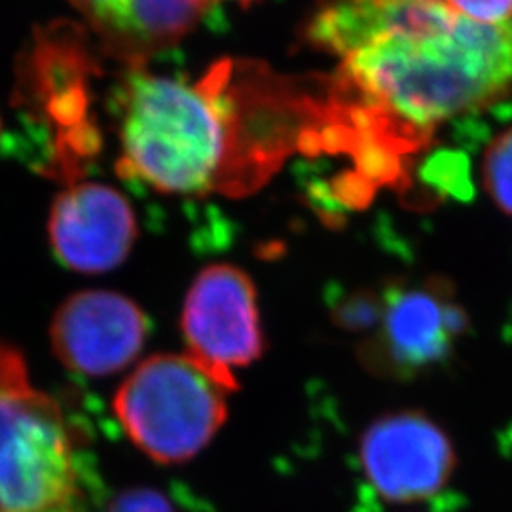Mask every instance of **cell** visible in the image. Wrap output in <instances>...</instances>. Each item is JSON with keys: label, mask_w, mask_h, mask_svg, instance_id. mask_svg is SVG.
Segmentation results:
<instances>
[{"label": "cell", "mask_w": 512, "mask_h": 512, "mask_svg": "<svg viewBox=\"0 0 512 512\" xmlns=\"http://www.w3.org/2000/svg\"><path fill=\"white\" fill-rule=\"evenodd\" d=\"M463 330L465 313L439 283L391 289L363 357L391 376H412L446 359Z\"/></svg>", "instance_id": "52a82bcc"}, {"label": "cell", "mask_w": 512, "mask_h": 512, "mask_svg": "<svg viewBox=\"0 0 512 512\" xmlns=\"http://www.w3.org/2000/svg\"><path fill=\"white\" fill-rule=\"evenodd\" d=\"M232 389L194 357H148L122 384L114 412L133 444L158 463L198 456L228 416Z\"/></svg>", "instance_id": "277c9868"}, {"label": "cell", "mask_w": 512, "mask_h": 512, "mask_svg": "<svg viewBox=\"0 0 512 512\" xmlns=\"http://www.w3.org/2000/svg\"><path fill=\"white\" fill-rule=\"evenodd\" d=\"M48 236L63 266L80 274H103L128 258L137 219L128 198L109 184H73L55 198Z\"/></svg>", "instance_id": "9c48e42d"}, {"label": "cell", "mask_w": 512, "mask_h": 512, "mask_svg": "<svg viewBox=\"0 0 512 512\" xmlns=\"http://www.w3.org/2000/svg\"><path fill=\"white\" fill-rule=\"evenodd\" d=\"M361 467L389 503H418L439 494L456 469L446 431L421 412H395L374 421L361 439Z\"/></svg>", "instance_id": "8992f818"}, {"label": "cell", "mask_w": 512, "mask_h": 512, "mask_svg": "<svg viewBox=\"0 0 512 512\" xmlns=\"http://www.w3.org/2000/svg\"><path fill=\"white\" fill-rule=\"evenodd\" d=\"M103 54L126 69L177 46L205 18L213 0H69Z\"/></svg>", "instance_id": "30bf717a"}, {"label": "cell", "mask_w": 512, "mask_h": 512, "mask_svg": "<svg viewBox=\"0 0 512 512\" xmlns=\"http://www.w3.org/2000/svg\"><path fill=\"white\" fill-rule=\"evenodd\" d=\"M181 330L188 355L234 391L232 368L255 363L264 351L251 277L232 264L203 268L186 294Z\"/></svg>", "instance_id": "5b68a950"}, {"label": "cell", "mask_w": 512, "mask_h": 512, "mask_svg": "<svg viewBox=\"0 0 512 512\" xmlns=\"http://www.w3.org/2000/svg\"><path fill=\"white\" fill-rule=\"evenodd\" d=\"M107 512H177L173 503L156 490H129L110 503Z\"/></svg>", "instance_id": "4fadbf2b"}, {"label": "cell", "mask_w": 512, "mask_h": 512, "mask_svg": "<svg viewBox=\"0 0 512 512\" xmlns=\"http://www.w3.org/2000/svg\"><path fill=\"white\" fill-rule=\"evenodd\" d=\"M459 16L482 25L512 21V0H444Z\"/></svg>", "instance_id": "7c38bea8"}, {"label": "cell", "mask_w": 512, "mask_h": 512, "mask_svg": "<svg viewBox=\"0 0 512 512\" xmlns=\"http://www.w3.org/2000/svg\"><path fill=\"white\" fill-rule=\"evenodd\" d=\"M147 336L145 311L128 296L110 291L69 296L50 327L57 359L86 376H109L131 365Z\"/></svg>", "instance_id": "ba28073f"}, {"label": "cell", "mask_w": 512, "mask_h": 512, "mask_svg": "<svg viewBox=\"0 0 512 512\" xmlns=\"http://www.w3.org/2000/svg\"><path fill=\"white\" fill-rule=\"evenodd\" d=\"M482 183L495 205L512 217V128L503 131L486 150Z\"/></svg>", "instance_id": "8fae6325"}, {"label": "cell", "mask_w": 512, "mask_h": 512, "mask_svg": "<svg viewBox=\"0 0 512 512\" xmlns=\"http://www.w3.org/2000/svg\"><path fill=\"white\" fill-rule=\"evenodd\" d=\"M76 495L73 439L61 408L0 342V512L67 511Z\"/></svg>", "instance_id": "3957f363"}, {"label": "cell", "mask_w": 512, "mask_h": 512, "mask_svg": "<svg viewBox=\"0 0 512 512\" xmlns=\"http://www.w3.org/2000/svg\"><path fill=\"white\" fill-rule=\"evenodd\" d=\"M118 171L164 194H245L272 175L245 63L190 82L128 69L118 93Z\"/></svg>", "instance_id": "7a4b0ae2"}, {"label": "cell", "mask_w": 512, "mask_h": 512, "mask_svg": "<svg viewBox=\"0 0 512 512\" xmlns=\"http://www.w3.org/2000/svg\"><path fill=\"white\" fill-rule=\"evenodd\" d=\"M304 37L340 59L336 92L412 131L512 92V21L482 25L444 0H321Z\"/></svg>", "instance_id": "6da1fadb"}, {"label": "cell", "mask_w": 512, "mask_h": 512, "mask_svg": "<svg viewBox=\"0 0 512 512\" xmlns=\"http://www.w3.org/2000/svg\"><path fill=\"white\" fill-rule=\"evenodd\" d=\"M215 2V0H213ZM232 2H238V4H241V6H251V4H255V2H258V0H232Z\"/></svg>", "instance_id": "5bb4252c"}, {"label": "cell", "mask_w": 512, "mask_h": 512, "mask_svg": "<svg viewBox=\"0 0 512 512\" xmlns=\"http://www.w3.org/2000/svg\"><path fill=\"white\" fill-rule=\"evenodd\" d=\"M57 512H71V511H69V509H67V511H57Z\"/></svg>", "instance_id": "9a60e30c"}]
</instances>
